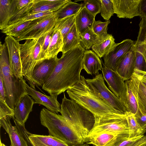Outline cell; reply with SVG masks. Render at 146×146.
I'll return each mask as SVG.
<instances>
[{
    "instance_id": "5b68a950",
    "label": "cell",
    "mask_w": 146,
    "mask_h": 146,
    "mask_svg": "<svg viewBox=\"0 0 146 146\" xmlns=\"http://www.w3.org/2000/svg\"><path fill=\"white\" fill-rule=\"evenodd\" d=\"M40 118L41 124L48 129L50 135L58 138L70 145L85 143L61 115L43 108L40 111Z\"/></svg>"
},
{
    "instance_id": "836d02e7",
    "label": "cell",
    "mask_w": 146,
    "mask_h": 146,
    "mask_svg": "<svg viewBox=\"0 0 146 146\" xmlns=\"http://www.w3.org/2000/svg\"><path fill=\"white\" fill-rule=\"evenodd\" d=\"M135 69L146 72V59L141 43L135 42Z\"/></svg>"
},
{
    "instance_id": "8d00e7d4",
    "label": "cell",
    "mask_w": 146,
    "mask_h": 146,
    "mask_svg": "<svg viewBox=\"0 0 146 146\" xmlns=\"http://www.w3.org/2000/svg\"><path fill=\"white\" fill-rule=\"evenodd\" d=\"M99 0L101 5V15L104 19L109 20L114 13L112 2L111 0Z\"/></svg>"
},
{
    "instance_id": "7bdbcfd3",
    "label": "cell",
    "mask_w": 146,
    "mask_h": 146,
    "mask_svg": "<svg viewBox=\"0 0 146 146\" xmlns=\"http://www.w3.org/2000/svg\"><path fill=\"white\" fill-rule=\"evenodd\" d=\"M134 115L139 124L146 131V114L142 113L138 108Z\"/></svg>"
},
{
    "instance_id": "681fc988",
    "label": "cell",
    "mask_w": 146,
    "mask_h": 146,
    "mask_svg": "<svg viewBox=\"0 0 146 146\" xmlns=\"http://www.w3.org/2000/svg\"><path fill=\"white\" fill-rule=\"evenodd\" d=\"M140 43H141L143 45L145 56L146 59V41Z\"/></svg>"
},
{
    "instance_id": "9a60e30c",
    "label": "cell",
    "mask_w": 146,
    "mask_h": 146,
    "mask_svg": "<svg viewBox=\"0 0 146 146\" xmlns=\"http://www.w3.org/2000/svg\"><path fill=\"white\" fill-rule=\"evenodd\" d=\"M26 86L28 94L35 100V104L42 105L54 113L60 112L61 104L57 100V96L50 95L48 96L37 91L27 84Z\"/></svg>"
},
{
    "instance_id": "7a4b0ae2",
    "label": "cell",
    "mask_w": 146,
    "mask_h": 146,
    "mask_svg": "<svg viewBox=\"0 0 146 146\" xmlns=\"http://www.w3.org/2000/svg\"><path fill=\"white\" fill-rule=\"evenodd\" d=\"M84 76L80 80L66 90L70 99L88 110L95 118L112 119L125 117L126 115L108 104L96 95L88 85Z\"/></svg>"
},
{
    "instance_id": "8992f818",
    "label": "cell",
    "mask_w": 146,
    "mask_h": 146,
    "mask_svg": "<svg viewBox=\"0 0 146 146\" xmlns=\"http://www.w3.org/2000/svg\"><path fill=\"white\" fill-rule=\"evenodd\" d=\"M47 33L37 39L26 40L25 42L21 45L20 56L23 76L28 81L30 86L35 89V84L32 75L35 67L40 62L41 49Z\"/></svg>"
},
{
    "instance_id": "f35d334b",
    "label": "cell",
    "mask_w": 146,
    "mask_h": 146,
    "mask_svg": "<svg viewBox=\"0 0 146 146\" xmlns=\"http://www.w3.org/2000/svg\"><path fill=\"white\" fill-rule=\"evenodd\" d=\"M83 6L91 14L95 17L100 12L101 5L99 0H84Z\"/></svg>"
},
{
    "instance_id": "2e32d148",
    "label": "cell",
    "mask_w": 146,
    "mask_h": 146,
    "mask_svg": "<svg viewBox=\"0 0 146 146\" xmlns=\"http://www.w3.org/2000/svg\"><path fill=\"white\" fill-rule=\"evenodd\" d=\"M102 62L103 65L102 71L104 80L111 92L121 100L124 88L125 81L116 71L107 68L102 61Z\"/></svg>"
},
{
    "instance_id": "ac0fdd59",
    "label": "cell",
    "mask_w": 146,
    "mask_h": 146,
    "mask_svg": "<svg viewBox=\"0 0 146 146\" xmlns=\"http://www.w3.org/2000/svg\"><path fill=\"white\" fill-rule=\"evenodd\" d=\"M127 80L136 99L138 108L142 113L146 114V88L139 77L134 73Z\"/></svg>"
},
{
    "instance_id": "83f0119b",
    "label": "cell",
    "mask_w": 146,
    "mask_h": 146,
    "mask_svg": "<svg viewBox=\"0 0 146 146\" xmlns=\"http://www.w3.org/2000/svg\"><path fill=\"white\" fill-rule=\"evenodd\" d=\"M120 134L123 133L100 132L87 137L86 142L88 144H91L95 146H107L110 142Z\"/></svg>"
},
{
    "instance_id": "f546056e",
    "label": "cell",
    "mask_w": 146,
    "mask_h": 146,
    "mask_svg": "<svg viewBox=\"0 0 146 146\" xmlns=\"http://www.w3.org/2000/svg\"><path fill=\"white\" fill-rule=\"evenodd\" d=\"M83 6V3H78L70 0L57 11L55 12L58 20L76 15Z\"/></svg>"
},
{
    "instance_id": "8fae6325",
    "label": "cell",
    "mask_w": 146,
    "mask_h": 146,
    "mask_svg": "<svg viewBox=\"0 0 146 146\" xmlns=\"http://www.w3.org/2000/svg\"><path fill=\"white\" fill-rule=\"evenodd\" d=\"M135 42L130 39L115 43L103 57L104 66L116 71V68L125 55L131 50Z\"/></svg>"
},
{
    "instance_id": "4fadbf2b",
    "label": "cell",
    "mask_w": 146,
    "mask_h": 146,
    "mask_svg": "<svg viewBox=\"0 0 146 146\" xmlns=\"http://www.w3.org/2000/svg\"><path fill=\"white\" fill-rule=\"evenodd\" d=\"M114 13L119 18L132 19L141 16L142 0H111Z\"/></svg>"
},
{
    "instance_id": "277c9868",
    "label": "cell",
    "mask_w": 146,
    "mask_h": 146,
    "mask_svg": "<svg viewBox=\"0 0 146 146\" xmlns=\"http://www.w3.org/2000/svg\"><path fill=\"white\" fill-rule=\"evenodd\" d=\"M60 112L86 142L87 137L95 124L93 114L74 101L67 98L64 93Z\"/></svg>"
},
{
    "instance_id": "d4e9b609",
    "label": "cell",
    "mask_w": 146,
    "mask_h": 146,
    "mask_svg": "<svg viewBox=\"0 0 146 146\" xmlns=\"http://www.w3.org/2000/svg\"><path fill=\"white\" fill-rule=\"evenodd\" d=\"M63 40L60 32L54 29L45 57L50 59L57 57L58 53L62 52Z\"/></svg>"
},
{
    "instance_id": "e0dca14e",
    "label": "cell",
    "mask_w": 146,
    "mask_h": 146,
    "mask_svg": "<svg viewBox=\"0 0 146 146\" xmlns=\"http://www.w3.org/2000/svg\"><path fill=\"white\" fill-rule=\"evenodd\" d=\"M35 101L28 94L23 96L16 104L14 110V118L20 125L25 126L30 113L32 111Z\"/></svg>"
},
{
    "instance_id": "4dcf8cb0",
    "label": "cell",
    "mask_w": 146,
    "mask_h": 146,
    "mask_svg": "<svg viewBox=\"0 0 146 146\" xmlns=\"http://www.w3.org/2000/svg\"><path fill=\"white\" fill-rule=\"evenodd\" d=\"M125 117L128 127V138L144 135L146 131L139 124L134 114L128 112Z\"/></svg>"
},
{
    "instance_id": "ab89813d",
    "label": "cell",
    "mask_w": 146,
    "mask_h": 146,
    "mask_svg": "<svg viewBox=\"0 0 146 146\" xmlns=\"http://www.w3.org/2000/svg\"><path fill=\"white\" fill-rule=\"evenodd\" d=\"M54 30V28L46 35L42 46L40 53V62L45 59L48 47Z\"/></svg>"
},
{
    "instance_id": "d6986e66",
    "label": "cell",
    "mask_w": 146,
    "mask_h": 146,
    "mask_svg": "<svg viewBox=\"0 0 146 146\" xmlns=\"http://www.w3.org/2000/svg\"><path fill=\"white\" fill-rule=\"evenodd\" d=\"M135 52L134 44L116 68V72L124 81L129 80L133 74L135 62Z\"/></svg>"
},
{
    "instance_id": "44dd1931",
    "label": "cell",
    "mask_w": 146,
    "mask_h": 146,
    "mask_svg": "<svg viewBox=\"0 0 146 146\" xmlns=\"http://www.w3.org/2000/svg\"><path fill=\"white\" fill-rule=\"evenodd\" d=\"M70 0H34V4L29 13L47 11L55 12Z\"/></svg>"
},
{
    "instance_id": "7c38bea8",
    "label": "cell",
    "mask_w": 146,
    "mask_h": 146,
    "mask_svg": "<svg viewBox=\"0 0 146 146\" xmlns=\"http://www.w3.org/2000/svg\"><path fill=\"white\" fill-rule=\"evenodd\" d=\"M8 50L10 71L17 78L23 77L20 56L21 45L14 37L7 35L5 40Z\"/></svg>"
},
{
    "instance_id": "d6a6232c",
    "label": "cell",
    "mask_w": 146,
    "mask_h": 146,
    "mask_svg": "<svg viewBox=\"0 0 146 146\" xmlns=\"http://www.w3.org/2000/svg\"><path fill=\"white\" fill-rule=\"evenodd\" d=\"M80 44L85 50L92 48L99 40L98 36L94 33L93 29L89 28L80 35Z\"/></svg>"
},
{
    "instance_id": "7402d4cb",
    "label": "cell",
    "mask_w": 146,
    "mask_h": 146,
    "mask_svg": "<svg viewBox=\"0 0 146 146\" xmlns=\"http://www.w3.org/2000/svg\"><path fill=\"white\" fill-rule=\"evenodd\" d=\"M17 0H0V29L3 30L9 25L17 9Z\"/></svg>"
},
{
    "instance_id": "f5cc1de1",
    "label": "cell",
    "mask_w": 146,
    "mask_h": 146,
    "mask_svg": "<svg viewBox=\"0 0 146 146\" xmlns=\"http://www.w3.org/2000/svg\"><path fill=\"white\" fill-rule=\"evenodd\" d=\"M0 146H7L5 145L4 144L2 143L1 142V140L0 141Z\"/></svg>"
},
{
    "instance_id": "ee69618b",
    "label": "cell",
    "mask_w": 146,
    "mask_h": 146,
    "mask_svg": "<svg viewBox=\"0 0 146 146\" xmlns=\"http://www.w3.org/2000/svg\"><path fill=\"white\" fill-rule=\"evenodd\" d=\"M33 0H17V9H20L28 5Z\"/></svg>"
},
{
    "instance_id": "f907efd6",
    "label": "cell",
    "mask_w": 146,
    "mask_h": 146,
    "mask_svg": "<svg viewBox=\"0 0 146 146\" xmlns=\"http://www.w3.org/2000/svg\"><path fill=\"white\" fill-rule=\"evenodd\" d=\"M141 80L145 87L146 88V80L142 77L137 75Z\"/></svg>"
},
{
    "instance_id": "816d5d0a",
    "label": "cell",
    "mask_w": 146,
    "mask_h": 146,
    "mask_svg": "<svg viewBox=\"0 0 146 146\" xmlns=\"http://www.w3.org/2000/svg\"><path fill=\"white\" fill-rule=\"evenodd\" d=\"M31 146H33L32 145ZM70 146H89L88 144H79V145H70Z\"/></svg>"
},
{
    "instance_id": "c3c4849f",
    "label": "cell",
    "mask_w": 146,
    "mask_h": 146,
    "mask_svg": "<svg viewBox=\"0 0 146 146\" xmlns=\"http://www.w3.org/2000/svg\"><path fill=\"white\" fill-rule=\"evenodd\" d=\"M134 74L146 79V72L134 69Z\"/></svg>"
},
{
    "instance_id": "60d3db41",
    "label": "cell",
    "mask_w": 146,
    "mask_h": 146,
    "mask_svg": "<svg viewBox=\"0 0 146 146\" xmlns=\"http://www.w3.org/2000/svg\"><path fill=\"white\" fill-rule=\"evenodd\" d=\"M7 116L14 119V110L8 105L5 101L0 99V118Z\"/></svg>"
},
{
    "instance_id": "e575fe53",
    "label": "cell",
    "mask_w": 146,
    "mask_h": 146,
    "mask_svg": "<svg viewBox=\"0 0 146 146\" xmlns=\"http://www.w3.org/2000/svg\"><path fill=\"white\" fill-rule=\"evenodd\" d=\"M54 12L50 11H47L28 14L24 17L19 18L14 23L8 25L7 27H12L23 23L25 22L32 21L45 16L52 15L54 13Z\"/></svg>"
},
{
    "instance_id": "f6af8a7d",
    "label": "cell",
    "mask_w": 146,
    "mask_h": 146,
    "mask_svg": "<svg viewBox=\"0 0 146 146\" xmlns=\"http://www.w3.org/2000/svg\"><path fill=\"white\" fill-rule=\"evenodd\" d=\"M0 99L5 101V95L2 76L0 74Z\"/></svg>"
},
{
    "instance_id": "d590c367",
    "label": "cell",
    "mask_w": 146,
    "mask_h": 146,
    "mask_svg": "<svg viewBox=\"0 0 146 146\" xmlns=\"http://www.w3.org/2000/svg\"><path fill=\"white\" fill-rule=\"evenodd\" d=\"M110 20L104 22L100 20H95L93 27V29L94 33L98 36L99 40H101L108 34V26L110 23Z\"/></svg>"
},
{
    "instance_id": "52a82bcc",
    "label": "cell",
    "mask_w": 146,
    "mask_h": 146,
    "mask_svg": "<svg viewBox=\"0 0 146 146\" xmlns=\"http://www.w3.org/2000/svg\"><path fill=\"white\" fill-rule=\"evenodd\" d=\"M86 80L88 85L94 93L111 107L126 115L128 112L123 103L107 87L102 74L92 79Z\"/></svg>"
},
{
    "instance_id": "3957f363",
    "label": "cell",
    "mask_w": 146,
    "mask_h": 146,
    "mask_svg": "<svg viewBox=\"0 0 146 146\" xmlns=\"http://www.w3.org/2000/svg\"><path fill=\"white\" fill-rule=\"evenodd\" d=\"M0 74L2 76L6 102L14 109L21 98L28 94L26 83L23 77L17 78L11 73L9 56L6 43H0Z\"/></svg>"
},
{
    "instance_id": "ffe728a7",
    "label": "cell",
    "mask_w": 146,
    "mask_h": 146,
    "mask_svg": "<svg viewBox=\"0 0 146 146\" xmlns=\"http://www.w3.org/2000/svg\"><path fill=\"white\" fill-rule=\"evenodd\" d=\"M100 57L93 51L85 50L82 60V69L86 73L95 76L99 74V71L102 70L103 67Z\"/></svg>"
},
{
    "instance_id": "74e56055",
    "label": "cell",
    "mask_w": 146,
    "mask_h": 146,
    "mask_svg": "<svg viewBox=\"0 0 146 146\" xmlns=\"http://www.w3.org/2000/svg\"><path fill=\"white\" fill-rule=\"evenodd\" d=\"M32 21L25 22L18 25L11 27H7L1 30V32L6 34L7 35H10L16 38L21 33L29 26Z\"/></svg>"
},
{
    "instance_id": "603a6c76",
    "label": "cell",
    "mask_w": 146,
    "mask_h": 146,
    "mask_svg": "<svg viewBox=\"0 0 146 146\" xmlns=\"http://www.w3.org/2000/svg\"><path fill=\"white\" fill-rule=\"evenodd\" d=\"M28 137L33 146H70L64 141L53 136L33 134L28 131Z\"/></svg>"
},
{
    "instance_id": "db71d44e",
    "label": "cell",
    "mask_w": 146,
    "mask_h": 146,
    "mask_svg": "<svg viewBox=\"0 0 146 146\" xmlns=\"http://www.w3.org/2000/svg\"><path fill=\"white\" fill-rule=\"evenodd\" d=\"M145 41H146V37L145 39V41H144V42H145Z\"/></svg>"
},
{
    "instance_id": "484cf974",
    "label": "cell",
    "mask_w": 146,
    "mask_h": 146,
    "mask_svg": "<svg viewBox=\"0 0 146 146\" xmlns=\"http://www.w3.org/2000/svg\"><path fill=\"white\" fill-rule=\"evenodd\" d=\"M121 100L127 112L135 114L138 107L136 99L130 88L127 80L125 81V87Z\"/></svg>"
},
{
    "instance_id": "6da1fadb",
    "label": "cell",
    "mask_w": 146,
    "mask_h": 146,
    "mask_svg": "<svg viewBox=\"0 0 146 146\" xmlns=\"http://www.w3.org/2000/svg\"><path fill=\"white\" fill-rule=\"evenodd\" d=\"M85 50L80 44L62 54L42 89L58 96L79 82Z\"/></svg>"
},
{
    "instance_id": "11a10c76",
    "label": "cell",
    "mask_w": 146,
    "mask_h": 146,
    "mask_svg": "<svg viewBox=\"0 0 146 146\" xmlns=\"http://www.w3.org/2000/svg\"><path fill=\"white\" fill-rule=\"evenodd\" d=\"M144 79H145V78H144ZM145 79V80H146V79Z\"/></svg>"
},
{
    "instance_id": "9c48e42d",
    "label": "cell",
    "mask_w": 146,
    "mask_h": 146,
    "mask_svg": "<svg viewBox=\"0 0 146 146\" xmlns=\"http://www.w3.org/2000/svg\"><path fill=\"white\" fill-rule=\"evenodd\" d=\"M11 118L8 116L0 118V125L8 133L11 141L10 146H30L28 140V131L25 126L20 125L14 120L15 125L10 121Z\"/></svg>"
},
{
    "instance_id": "5bb4252c",
    "label": "cell",
    "mask_w": 146,
    "mask_h": 146,
    "mask_svg": "<svg viewBox=\"0 0 146 146\" xmlns=\"http://www.w3.org/2000/svg\"><path fill=\"white\" fill-rule=\"evenodd\" d=\"M58 59L57 57L50 59H46L35 66L32 75L35 84L42 86L45 81L54 71Z\"/></svg>"
},
{
    "instance_id": "ba28073f",
    "label": "cell",
    "mask_w": 146,
    "mask_h": 146,
    "mask_svg": "<svg viewBox=\"0 0 146 146\" xmlns=\"http://www.w3.org/2000/svg\"><path fill=\"white\" fill-rule=\"evenodd\" d=\"M58 20L55 12L32 21L29 26L15 38L19 42L27 39H37L50 32L54 27Z\"/></svg>"
},
{
    "instance_id": "b9f144b4",
    "label": "cell",
    "mask_w": 146,
    "mask_h": 146,
    "mask_svg": "<svg viewBox=\"0 0 146 146\" xmlns=\"http://www.w3.org/2000/svg\"><path fill=\"white\" fill-rule=\"evenodd\" d=\"M139 24L140 27L137 39L136 41L138 43L143 42L146 37V18L141 17Z\"/></svg>"
},
{
    "instance_id": "bcb514c9",
    "label": "cell",
    "mask_w": 146,
    "mask_h": 146,
    "mask_svg": "<svg viewBox=\"0 0 146 146\" xmlns=\"http://www.w3.org/2000/svg\"><path fill=\"white\" fill-rule=\"evenodd\" d=\"M141 18H146V0H142L140 5Z\"/></svg>"
},
{
    "instance_id": "cb8c5ba5",
    "label": "cell",
    "mask_w": 146,
    "mask_h": 146,
    "mask_svg": "<svg viewBox=\"0 0 146 146\" xmlns=\"http://www.w3.org/2000/svg\"><path fill=\"white\" fill-rule=\"evenodd\" d=\"M95 17L83 6L76 16L75 23L80 35L89 28L93 29Z\"/></svg>"
},
{
    "instance_id": "f1b7e54d",
    "label": "cell",
    "mask_w": 146,
    "mask_h": 146,
    "mask_svg": "<svg viewBox=\"0 0 146 146\" xmlns=\"http://www.w3.org/2000/svg\"><path fill=\"white\" fill-rule=\"evenodd\" d=\"M80 36L75 23L63 42L62 52V54L80 44Z\"/></svg>"
},
{
    "instance_id": "1f68e13d",
    "label": "cell",
    "mask_w": 146,
    "mask_h": 146,
    "mask_svg": "<svg viewBox=\"0 0 146 146\" xmlns=\"http://www.w3.org/2000/svg\"><path fill=\"white\" fill-rule=\"evenodd\" d=\"M76 15L58 20L54 28L59 31L63 37V42L70 29L75 23Z\"/></svg>"
},
{
    "instance_id": "4316f807",
    "label": "cell",
    "mask_w": 146,
    "mask_h": 146,
    "mask_svg": "<svg viewBox=\"0 0 146 146\" xmlns=\"http://www.w3.org/2000/svg\"><path fill=\"white\" fill-rule=\"evenodd\" d=\"M115 43L113 36L111 34H108L102 39L99 40L91 48L100 58H101L107 53Z\"/></svg>"
},
{
    "instance_id": "30bf717a",
    "label": "cell",
    "mask_w": 146,
    "mask_h": 146,
    "mask_svg": "<svg viewBox=\"0 0 146 146\" xmlns=\"http://www.w3.org/2000/svg\"><path fill=\"white\" fill-rule=\"evenodd\" d=\"M95 119L94 126L87 138L102 132L128 135V127L126 117L112 119L95 118Z\"/></svg>"
},
{
    "instance_id": "7dc6e473",
    "label": "cell",
    "mask_w": 146,
    "mask_h": 146,
    "mask_svg": "<svg viewBox=\"0 0 146 146\" xmlns=\"http://www.w3.org/2000/svg\"><path fill=\"white\" fill-rule=\"evenodd\" d=\"M146 144V135H144L134 146H143Z\"/></svg>"
}]
</instances>
